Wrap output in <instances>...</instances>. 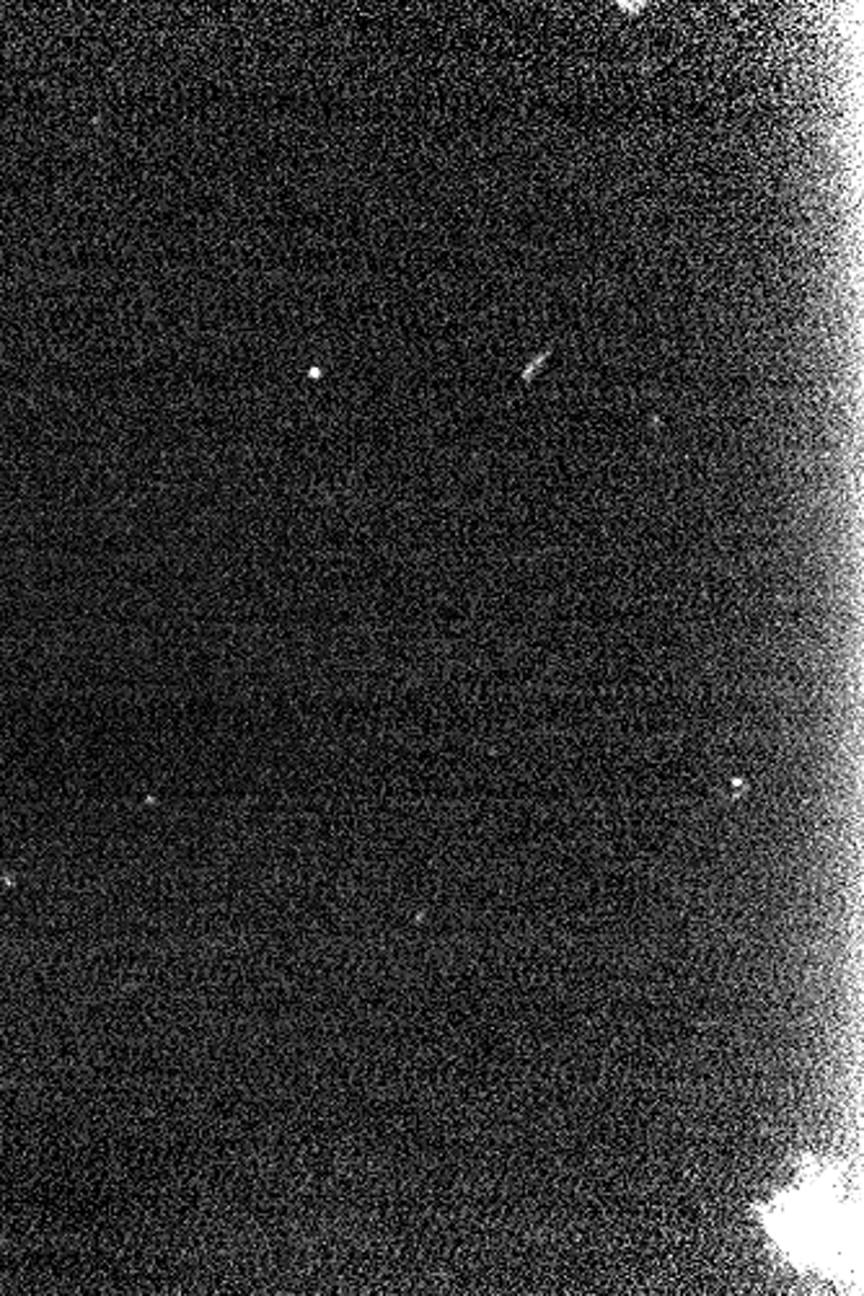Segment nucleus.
Masks as SVG:
<instances>
[{"label": "nucleus", "mask_w": 864, "mask_h": 1296, "mask_svg": "<svg viewBox=\"0 0 864 1296\" xmlns=\"http://www.w3.org/2000/svg\"><path fill=\"white\" fill-rule=\"evenodd\" d=\"M842 1206L831 1196V1185L826 1180H807V1185H800V1190L789 1193L784 1198V1206H779L782 1214V1229H789L784 1237V1245L792 1253H813L811 1263H826L828 1250H836L838 1239L834 1232L844 1235L842 1219L831 1222V1212Z\"/></svg>", "instance_id": "obj_1"}]
</instances>
